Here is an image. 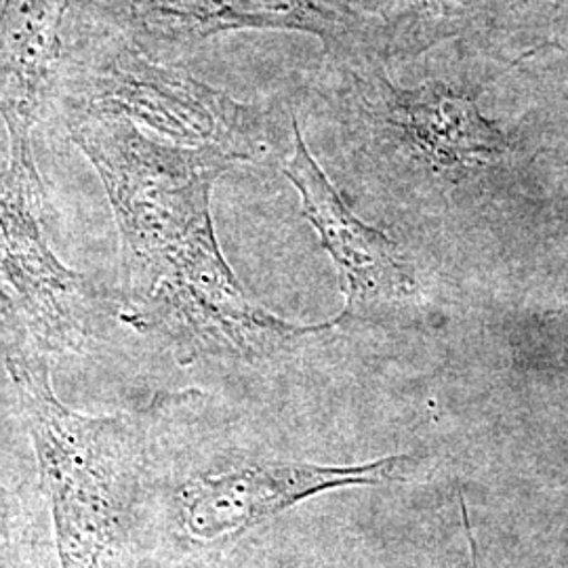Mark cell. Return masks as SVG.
<instances>
[{
    "label": "cell",
    "instance_id": "obj_3",
    "mask_svg": "<svg viewBox=\"0 0 568 568\" xmlns=\"http://www.w3.org/2000/svg\"><path fill=\"white\" fill-rule=\"evenodd\" d=\"M77 114L119 116L178 145L220 148L251 159L253 116L185 74L156 65L129 42H110L74 77Z\"/></svg>",
    "mask_w": 568,
    "mask_h": 568
},
{
    "label": "cell",
    "instance_id": "obj_4",
    "mask_svg": "<svg viewBox=\"0 0 568 568\" xmlns=\"http://www.w3.org/2000/svg\"><path fill=\"white\" fill-rule=\"evenodd\" d=\"M42 211L41 178L0 166V293L34 344L81 349L89 337V288L51 251Z\"/></svg>",
    "mask_w": 568,
    "mask_h": 568
},
{
    "label": "cell",
    "instance_id": "obj_1",
    "mask_svg": "<svg viewBox=\"0 0 568 568\" xmlns=\"http://www.w3.org/2000/svg\"><path fill=\"white\" fill-rule=\"evenodd\" d=\"M70 135L116 215L129 325L163 333L183 363L257 356L295 333L244 297L217 248L209 199L232 154L156 143L119 116L74 114Z\"/></svg>",
    "mask_w": 568,
    "mask_h": 568
},
{
    "label": "cell",
    "instance_id": "obj_10",
    "mask_svg": "<svg viewBox=\"0 0 568 568\" xmlns=\"http://www.w3.org/2000/svg\"><path fill=\"white\" fill-rule=\"evenodd\" d=\"M392 119L410 142L427 154V163L440 169H476L490 163L504 140L480 119L476 105L447 91H419L398 95Z\"/></svg>",
    "mask_w": 568,
    "mask_h": 568
},
{
    "label": "cell",
    "instance_id": "obj_2",
    "mask_svg": "<svg viewBox=\"0 0 568 568\" xmlns=\"http://www.w3.org/2000/svg\"><path fill=\"white\" fill-rule=\"evenodd\" d=\"M49 495L61 568H121L126 447L119 417H89L61 403L39 352L7 356Z\"/></svg>",
    "mask_w": 568,
    "mask_h": 568
},
{
    "label": "cell",
    "instance_id": "obj_5",
    "mask_svg": "<svg viewBox=\"0 0 568 568\" xmlns=\"http://www.w3.org/2000/svg\"><path fill=\"white\" fill-rule=\"evenodd\" d=\"M406 464L408 459L403 455L363 466L267 464L209 474L183 488V525L194 539L203 541L243 532L305 497L331 488L396 480Z\"/></svg>",
    "mask_w": 568,
    "mask_h": 568
},
{
    "label": "cell",
    "instance_id": "obj_7",
    "mask_svg": "<svg viewBox=\"0 0 568 568\" xmlns=\"http://www.w3.org/2000/svg\"><path fill=\"white\" fill-rule=\"evenodd\" d=\"M68 4L70 0H0V116L9 133V164L32 178H41L32 129L58 60Z\"/></svg>",
    "mask_w": 568,
    "mask_h": 568
},
{
    "label": "cell",
    "instance_id": "obj_8",
    "mask_svg": "<svg viewBox=\"0 0 568 568\" xmlns=\"http://www.w3.org/2000/svg\"><path fill=\"white\" fill-rule=\"evenodd\" d=\"M558 0H377L373 44L387 58H417L445 41L499 49Z\"/></svg>",
    "mask_w": 568,
    "mask_h": 568
},
{
    "label": "cell",
    "instance_id": "obj_6",
    "mask_svg": "<svg viewBox=\"0 0 568 568\" xmlns=\"http://www.w3.org/2000/svg\"><path fill=\"white\" fill-rule=\"evenodd\" d=\"M295 140V154L284 173L300 190L305 217L318 230L326 251L339 267L347 297L345 312L354 314L373 305L406 300L413 293V278L396 246L382 232L354 217L312 159L297 126Z\"/></svg>",
    "mask_w": 568,
    "mask_h": 568
},
{
    "label": "cell",
    "instance_id": "obj_11",
    "mask_svg": "<svg viewBox=\"0 0 568 568\" xmlns=\"http://www.w3.org/2000/svg\"><path fill=\"white\" fill-rule=\"evenodd\" d=\"M9 523H11V506L9 493L0 485V556L9 546Z\"/></svg>",
    "mask_w": 568,
    "mask_h": 568
},
{
    "label": "cell",
    "instance_id": "obj_9",
    "mask_svg": "<svg viewBox=\"0 0 568 568\" xmlns=\"http://www.w3.org/2000/svg\"><path fill=\"white\" fill-rule=\"evenodd\" d=\"M145 28L164 39H206L241 28L304 30L347 39L361 18L342 0H142Z\"/></svg>",
    "mask_w": 568,
    "mask_h": 568
}]
</instances>
